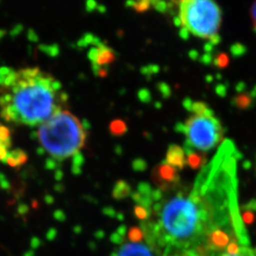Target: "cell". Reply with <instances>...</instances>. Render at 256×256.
<instances>
[{
    "label": "cell",
    "instance_id": "52a82bcc",
    "mask_svg": "<svg viewBox=\"0 0 256 256\" xmlns=\"http://www.w3.org/2000/svg\"><path fill=\"white\" fill-rule=\"evenodd\" d=\"M178 170L165 162L160 164L153 170L152 180L160 191L172 190L180 183Z\"/></svg>",
    "mask_w": 256,
    "mask_h": 256
},
{
    "label": "cell",
    "instance_id": "5bb4252c",
    "mask_svg": "<svg viewBox=\"0 0 256 256\" xmlns=\"http://www.w3.org/2000/svg\"><path fill=\"white\" fill-rule=\"evenodd\" d=\"M110 131L115 137L124 136L128 132V124L122 120H114L110 122Z\"/></svg>",
    "mask_w": 256,
    "mask_h": 256
},
{
    "label": "cell",
    "instance_id": "9a60e30c",
    "mask_svg": "<svg viewBox=\"0 0 256 256\" xmlns=\"http://www.w3.org/2000/svg\"><path fill=\"white\" fill-rule=\"evenodd\" d=\"M128 238L130 242L133 243H140L144 238H146V234L144 230L138 227H132L128 230Z\"/></svg>",
    "mask_w": 256,
    "mask_h": 256
},
{
    "label": "cell",
    "instance_id": "7c38bea8",
    "mask_svg": "<svg viewBox=\"0 0 256 256\" xmlns=\"http://www.w3.org/2000/svg\"><path fill=\"white\" fill-rule=\"evenodd\" d=\"M132 194V188L129 183L124 180H119L115 184L112 190V196L115 200H124Z\"/></svg>",
    "mask_w": 256,
    "mask_h": 256
},
{
    "label": "cell",
    "instance_id": "e0dca14e",
    "mask_svg": "<svg viewBox=\"0 0 256 256\" xmlns=\"http://www.w3.org/2000/svg\"><path fill=\"white\" fill-rule=\"evenodd\" d=\"M134 214L138 220H140V221H147L152 214V210L148 209L144 206H142V205H136L135 209H134Z\"/></svg>",
    "mask_w": 256,
    "mask_h": 256
},
{
    "label": "cell",
    "instance_id": "7a4b0ae2",
    "mask_svg": "<svg viewBox=\"0 0 256 256\" xmlns=\"http://www.w3.org/2000/svg\"><path fill=\"white\" fill-rule=\"evenodd\" d=\"M61 82L39 68H0V116L6 122L36 126L62 110Z\"/></svg>",
    "mask_w": 256,
    "mask_h": 256
},
{
    "label": "cell",
    "instance_id": "5b68a950",
    "mask_svg": "<svg viewBox=\"0 0 256 256\" xmlns=\"http://www.w3.org/2000/svg\"><path fill=\"white\" fill-rule=\"evenodd\" d=\"M182 32L216 45L220 41L222 12L216 0H178Z\"/></svg>",
    "mask_w": 256,
    "mask_h": 256
},
{
    "label": "cell",
    "instance_id": "2e32d148",
    "mask_svg": "<svg viewBox=\"0 0 256 256\" xmlns=\"http://www.w3.org/2000/svg\"><path fill=\"white\" fill-rule=\"evenodd\" d=\"M220 256H256V248L250 246H241L236 252L229 254L223 252Z\"/></svg>",
    "mask_w": 256,
    "mask_h": 256
},
{
    "label": "cell",
    "instance_id": "277c9868",
    "mask_svg": "<svg viewBox=\"0 0 256 256\" xmlns=\"http://www.w3.org/2000/svg\"><path fill=\"white\" fill-rule=\"evenodd\" d=\"M186 108L192 115L178 128L186 138L184 148L206 152L218 146L224 137V128L214 112L202 102L189 101Z\"/></svg>",
    "mask_w": 256,
    "mask_h": 256
},
{
    "label": "cell",
    "instance_id": "8992f818",
    "mask_svg": "<svg viewBox=\"0 0 256 256\" xmlns=\"http://www.w3.org/2000/svg\"><path fill=\"white\" fill-rule=\"evenodd\" d=\"M88 58L97 76L106 77L108 72L110 66L116 60V54L112 48L97 41V43L90 48Z\"/></svg>",
    "mask_w": 256,
    "mask_h": 256
},
{
    "label": "cell",
    "instance_id": "44dd1931",
    "mask_svg": "<svg viewBox=\"0 0 256 256\" xmlns=\"http://www.w3.org/2000/svg\"><path fill=\"white\" fill-rule=\"evenodd\" d=\"M250 16L252 22V26H254V28L256 32V0L254 2V4L252 5V7H250Z\"/></svg>",
    "mask_w": 256,
    "mask_h": 256
},
{
    "label": "cell",
    "instance_id": "ffe728a7",
    "mask_svg": "<svg viewBox=\"0 0 256 256\" xmlns=\"http://www.w3.org/2000/svg\"><path fill=\"white\" fill-rule=\"evenodd\" d=\"M250 101H248L247 96H239L236 101V104L238 106V108H246L250 106Z\"/></svg>",
    "mask_w": 256,
    "mask_h": 256
},
{
    "label": "cell",
    "instance_id": "6da1fadb",
    "mask_svg": "<svg viewBox=\"0 0 256 256\" xmlns=\"http://www.w3.org/2000/svg\"><path fill=\"white\" fill-rule=\"evenodd\" d=\"M240 158L234 142L224 140L190 192L176 194L190 246L200 256H220L232 244L250 245L238 205Z\"/></svg>",
    "mask_w": 256,
    "mask_h": 256
},
{
    "label": "cell",
    "instance_id": "30bf717a",
    "mask_svg": "<svg viewBox=\"0 0 256 256\" xmlns=\"http://www.w3.org/2000/svg\"><path fill=\"white\" fill-rule=\"evenodd\" d=\"M186 158H187V164L189 165L192 169H202L205 165V155H203L202 152L192 150L189 148H184Z\"/></svg>",
    "mask_w": 256,
    "mask_h": 256
},
{
    "label": "cell",
    "instance_id": "d6986e66",
    "mask_svg": "<svg viewBox=\"0 0 256 256\" xmlns=\"http://www.w3.org/2000/svg\"><path fill=\"white\" fill-rule=\"evenodd\" d=\"M216 63L220 68H225L229 64V58L226 54H220L216 59Z\"/></svg>",
    "mask_w": 256,
    "mask_h": 256
},
{
    "label": "cell",
    "instance_id": "ac0fdd59",
    "mask_svg": "<svg viewBox=\"0 0 256 256\" xmlns=\"http://www.w3.org/2000/svg\"><path fill=\"white\" fill-rule=\"evenodd\" d=\"M0 140L3 142L12 144L10 140V130L9 128L0 124Z\"/></svg>",
    "mask_w": 256,
    "mask_h": 256
},
{
    "label": "cell",
    "instance_id": "9c48e42d",
    "mask_svg": "<svg viewBox=\"0 0 256 256\" xmlns=\"http://www.w3.org/2000/svg\"><path fill=\"white\" fill-rule=\"evenodd\" d=\"M164 162L173 166L176 170H182L185 165L187 164L185 150L176 144L170 146L167 149Z\"/></svg>",
    "mask_w": 256,
    "mask_h": 256
},
{
    "label": "cell",
    "instance_id": "4fadbf2b",
    "mask_svg": "<svg viewBox=\"0 0 256 256\" xmlns=\"http://www.w3.org/2000/svg\"><path fill=\"white\" fill-rule=\"evenodd\" d=\"M172 1L174 2L176 0H134L133 2L142 3L146 4L149 8L154 7L156 10L165 12L172 6Z\"/></svg>",
    "mask_w": 256,
    "mask_h": 256
},
{
    "label": "cell",
    "instance_id": "ba28073f",
    "mask_svg": "<svg viewBox=\"0 0 256 256\" xmlns=\"http://www.w3.org/2000/svg\"><path fill=\"white\" fill-rule=\"evenodd\" d=\"M155 248L149 244L144 243H126L111 256H156Z\"/></svg>",
    "mask_w": 256,
    "mask_h": 256
},
{
    "label": "cell",
    "instance_id": "3957f363",
    "mask_svg": "<svg viewBox=\"0 0 256 256\" xmlns=\"http://www.w3.org/2000/svg\"><path fill=\"white\" fill-rule=\"evenodd\" d=\"M86 130L72 112L60 110L37 130V140L46 154L62 162L79 155L86 140Z\"/></svg>",
    "mask_w": 256,
    "mask_h": 256
},
{
    "label": "cell",
    "instance_id": "8fae6325",
    "mask_svg": "<svg viewBox=\"0 0 256 256\" xmlns=\"http://www.w3.org/2000/svg\"><path fill=\"white\" fill-rule=\"evenodd\" d=\"M28 158V154L24 150L14 149V151L9 152V155L5 162H7V164L12 168H18L27 162Z\"/></svg>",
    "mask_w": 256,
    "mask_h": 256
}]
</instances>
